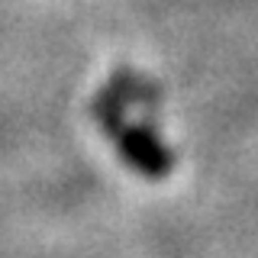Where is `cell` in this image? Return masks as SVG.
<instances>
[{"mask_svg": "<svg viewBox=\"0 0 258 258\" xmlns=\"http://www.w3.org/2000/svg\"><path fill=\"white\" fill-rule=\"evenodd\" d=\"M116 142H119L123 158L133 161L142 174H165L168 168H171V158H168V152L161 149V142L155 139V136L142 133V129H136V126L119 129Z\"/></svg>", "mask_w": 258, "mask_h": 258, "instance_id": "6da1fadb", "label": "cell"}]
</instances>
